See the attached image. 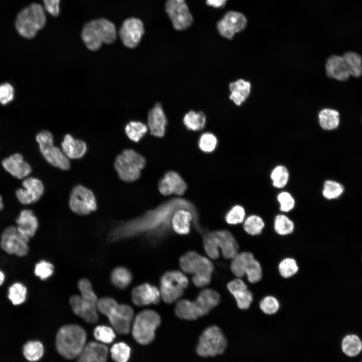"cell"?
<instances>
[{"instance_id":"1","label":"cell","mask_w":362,"mask_h":362,"mask_svg":"<svg viewBox=\"0 0 362 362\" xmlns=\"http://www.w3.org/2000/svg\"><path fill=\"white\" fill-rule=\"evenodd\" d=\"M86 333L81 326L67 324L58 331L55 345L58 353L67 359H74L79 355L86 345Z\"/></svg>"},{"instance_id":"2","label":"cell","mask_w":362,"mask_h":362,"mask_svg":"<svg viewBox=\"0 0 362 362\" xmlns=\"http://www.w3.org/2000/svg\"><path fill=\"white\" fill-rule=\"evenodd\" d=\"M97 309L108 318L115 331L122 334L129 332L134 313L130 306L119 304L114 299L105 297L98 301Z\"/></svg>"},{"instance_id":"3","label":"cell","mask_w":362,"mask_h":362,"mask_svg":"<svg viewBox=\"0 0 362 362\" xmlns=\"http://www.w3.org/2000/svg\"><path fill=\"white\" fill-rule=\"evenodd\" d=\"M117 36L116 27L105 19L94 20L86 23L81 31V38L86 47L92 51L100 48L103 43H113Z\"/></svg>"},{"instance_id":"4","label":"cell","mask_w":362,"mask_h":362,"mask_svg":"<svg viewBox=\"0 0 362 362\" xmlns=\"http://www.w3.org/2000/svg\"><path fill=\"white\" fill-rule=\"evenodd\" d=\"M81 295L72 296L69 300L74 313L89 323H96L99 318L97 312L98 299L90 283L86 279L78 284Z\"/></svg>"},{"instance_id":"5","label":"cell","mask_w":362,"mask_h":362,"mask_svg":"<svg viewBox=\"0 0 362 362\" xmlns=\"http://www.w3.org/2000/svg\"><path fill=\"white\" fill-rule=\"evenodd\" d=\"M203 245L207 255L213 259L219 257V247L226 259H232L238 253L239 248L235 237L226 230L214 231L206 234L204 237Z\"/></svg>"},{"instance_id":"6","label":"cell","mask_w":362,"mask_h":362,"mask_svg":"<svg viewBox=\"0 0 362 362\" xmlns=\"http://www.w3.org/2000/svg\"><path fill=\"white\" fill-rule=\"evenodd\" d=\"M45 23L46 16L42 6L38 4H32L19 13L15 26L22 36L31 39L44 27Z\"/></svg>"},{"instance_id":"7","label":"cell","mask_w":362,"mask_h":362,"mask_svg":"<svg viewBox=\"0 0 362 362\" xmlns=\"http://www.w3.org/2000/svg\"><path fill=\"white\" fill-rule=\"evenodd\" d=\"M160 323V316L156 312L150 309L143 310L134 320L132 336L139 344H148L154 339L155 330Z\"/></svg>"},{"instance_id":"8","label":"cell","mask_w":362,"mask_h":362,"mask_svg":"<svg viewBox=\"0 0 362 362\" xmlns=\"http://www.w3.org/2000/svg\"><path fill=\"white\" fill-rule=\"evenodd\" d=\"M145 164V160L142 155L133 149H126L117 155L114 167L121 179L131 182L139 178Z\"/></svg>"},{"instance_id":"9","label":"cell","mask_w":362,"mask_h":362,"mask_svg":"<svg viewBox=\"0 0 362 362\" xmlns=\"http://www.w3.org/2000/svg\"><path fill=\"white\" fill-rule=\"evenodd\" d=\"M30 240L19 232L15 225H8L0 234V249L10 256L23 258L29 253Z\"/></svg>"},{"instance_id":"10","label":"cell","mask_w":362,"mask_h":362,"mask_svg":"<svg viewBox=\"0 0 362 362\" xmlns=\"http://www.w3.org/2000/svg\"><path fill=\"white\" fill-rule=\"evenodd\" d=\"M227 345V339L221 329L212 325L206 328L201 335L196 351L200 356L213 357L222 354Z\"/></svg>"},{"instance_id":"11","label":"cell","mask_w":362,"mask_h":362,"mask_svg":"<svg viewBox=\"0 0 362 362\" xmlns=\"http://www.w3.org/2000/svg\"><path fill=\"white\" fill-rule=\"evenodd\" d=\"M36 140L41 154L48 163L63 170L70 168L69 158L62 150L54 145L53 137L50 132L44 130L39 132Z\"/></svg>"},{"instance_id":"12","label":"cell","mask_w":362,"mask_h":362,"mask_svg":"<svg viewBox=\"0 0 362 362\" xmlns=\"http://www.w3.org/2000/svg\"><path fill=\"white\" fill-rule=\"evenodd\" d=\"M189 285L187 277L178 270L165 272L160 280V290L163 301L170 304L181 297Z\"/></svg>"},{"instance_id":"13","label":"cell","mask_w":362,"mask_h":362,"mask_svg":"<svg viewBox=\"0 0 362 362\" xmlns=\"http://www.w3.org/2000/svg\"><path fill=\"white\" fill-rule=\"evenodd\" d=\"M69 206L74 213L87 215L97 210V203L93 192L85 187L78 185L74 187L71 191Z\"/></svg>"},{"instance_id":"14","label":"cell","mask_w":362,"mask_h":362,"mask_svg":"<svg viewBox=\"0 0 362 362\" xmlns=\"http://www.w3.org/2000/svg\"><path fill=\"white\" fill-rule=\"evenodd\" d=\"M22 188L15 191L17 201L23 205H30L40 200L44 193V186L38 178L29 176L22 180Z\"/></svg>"},{"instance_id":"15","label":"cell","mask_w":362,"mask_h":362,"mask_svg":"<svg viewBox=\"0 0 362 362\" xmlns=\"http://www.w3.org/2000/svg\"><path fill=\"white\" fill-rule=\"evenodd\" d=\"M165 8L175 29L184 30L192 24L193 18L185 0H167Z\"/></svg>"},{"instance_id":"16","label":"cell","mask_w":362,"mask_h":362,"mask_svg":"<svg viewBox=\"0 0 362 362\" xmlns=\"http://www.w3.org/2000/svg\"><path fill=\"white\" fill-rule=\"evenodd\" d=\"M179 265L183 270L190 274H210L214 270L212 262L207 258L194 251H189L179 258Z\"/></svg>"},{"instance_id":"17","label":"cell","mask_w":362,"mask_h":362,"mask_svg":"<svg viewBox=\"0 0 362 362\" xmlns=\"http://www.w3.org/2000/svg\"><path fill=\"white\" fill-rule=\"evenodd\" d=\"M144 33L142 22L138 18H130L122 24L119 30V36L125 46L134 48L139 44Z\"/></svg>"},{"instance_id":"18","label":"cell","mask_w":362,"mask_h":362,"mask_svg":"<svg viewBox=\"0 0 362 362\" xmlns=\"http://www.w3.org/2000/svg\"><path fill=\"white\" fill-rule=\"evenodd\" d=\"M247 20L242 14L230 11L227 13L217 23V29L223 37L232 39L234 34L242 31L246 27Z\"/></svg>"},{"instance_id":"19","label":"cell","mask_w":362,"mask_h":362,"mask_svg":"<svg viewBox=\"0 0 362 362\" xmlns=\"http://www.w3.org/2000/svg\"><path fill=\"white\" fill-rule=\"evenodd\" d=\"M4 169L12 176L23 180L30 176L32 168L25 160L23 155L19 152L14 153L5 157L1 161Z\"/></svg>"},{"instance_id":"20","label":"cell","mask_w":362,"mask_h":362,"mask_svg":"<svg viewBox=\"0 0 362 362\" xmlns=\"http://www.w3.org/2000/svg\"><path fill=\"white\" fill-rule=\"evenodd\" d=\"M15 223L19 232L30 240L35 236L39 227L37 216L29 209L21 210L15 219Z\"/></svg>"},{"instance_id":"21","label":"cell","mask_w":362,"mask_h":362,"mask_svg":"<svg viewBox=\"0 0 362 362\" xmlns=\"http://www.w3.org/2000/svg\"><path fill=\"white\" fill-rule=\"evenodd\" d=\"M132 299L134 304L139 306L157 304L160 302V294L155 286L144 283L133 289Z\"/></svg>"},{"instance_id":"22","label":"cell","mask_w":362,"mask_h":362,"mask_svg":"<svg viewBox=\"0 0 362 362\" xmlns=\"http://www.w3.org/2000/svg\"><path fill=\"white\" fill-rule=\"evenodd\" d=\"M227 288L234 297L239 309L245 310L250 307L253 296L242 280L237 278L230 281L227 284Z\"/></svg>"},{"instance_id":"23","label":"cell","mask_w":362,"mask_h":362,"mask_svg":"<svg viewBox=\"0 0 362 362\" xmlns=\"http://www.w3.org/2000/svg\"><path fill=\"white\" fill-rule=\"evenodd\" d=\"M187 185L182 177L176 172L169 171L160 180L158 185L160 192L164 196L172 194L183 195L187 190Z\"/></svg>"},{"instance_id":"24","label":"cell","mask_w":362,"mask_h":362,"mask_svg":"<svg viewBox=\"0 0 362 362\" xmlns=\"http://www.w3.org/2000/svg\"><path fill=\"white\" fill-rule=\"evenodd\" d=\"M108 354V348L105 344L91 341L85 345L77 362H107Z\"/></svg>"},{"instance_id":"25","label":"cell","mask_w":362,"mask_h":362,"mask_svg":"<svg viewBox=\"0 0 362 362\" xmlns=\"http://www.w3.org/2000/svg\"><path fill=\"white\" fill-rule=\"evenodd\" d=\"M167 119L161 105L157 103L148 115V126L152 135L161 137L164 136Z\"/></svg>"},{"instance_id":"26","label":"cell","mask_w":362,"mask_h":362,"mask_svg":"<svg viewBox=\"0 0 362 362\" xmlns=\"http://www.w3.org/2000/svg\"><path fill=\"white\" fill-rule=\"evenodd\" d=\"M29 290L27 285L20 280H15L9 284L6 290V298L10 304L16 307L23 305L28 297Z\"/></svg>"},{"instance_id":"27","label":"cell","mask_w":362,"mask_h":362,"mask_svg":"<svg viewBox=\"0 0 362 362\" xmlns=\"http://www.w3.org/2000/svg\"><path fill=\"white\" fill-rule=\"evenodd\" d=\"M62 151L70 159H79L82 157L87 150L84 141L75 139L70 134H66L61 142Z\"/></svg>"},{"instance_id":"28","label":"cell","mask_w":362,"mask_h":362,"mask_svg":"<svg viewBox=\"0 0 362 362\" xmlns=\"http://www.w3.org/2000/svg\"><path fill=\"white\" fill-rule=\"evenodd\" d=\"M175 313L179 318L187 320H196L206 314L196 301L184 299L178 301L175 308Z\"/></svg>"},{"instance_id":"29","label":"cell","mask_w":362,"mask_h":362,"mask_svg":"<svg viewBox=\"0 0 362 362\" xmlns=\"http://www.w3.org/2000/svg\"><path fill=\"white\" fill-rule=\"evenodd\" d=\"M326 71L327 75L340 81L347 80L349 74L342 56L333 55L326 62Z\"/></svg>"},{"instance_id":"30","label":"cell","mask_w":362,"mask_h":362,"mask_svg":"<svg viewBox=\"0 0 362 362\" xmlns=\"http://www.w3.org/2000/svg\"><path fill=\"white\" fill-rule=\"evenodd\" d=\"M251 89L249 81L242 79L237 80L229 84L231 94L229 98L236 105H241L248 97Z\"/></svg>"},{"instance_id":"31","label":"cell","mask_w":362,"mask_h":362,"mask_svg":"<svg viewBox=\"0 0 362 362\" xmlns=\"http://www.w3.org/2000/svg\"><path fill=\"white\" fill-rule=\"evenodd\" d=\"M220 294L215 290L204 289L199 294L196 302L207 314L210 311L220 303Z\"/></svg>"},{"instance_id":"32","label":"cell","mask_w":362,"mask_h":362,"mask_svg":"<svg viewBox=\"0 0 362 362\" xmlns=\"http://www.w3.org/2000/svg\"><path fill=\"white\" fill-rule=\"evenodd\" d=\"M192 219L191 213L181 209L174 214L172 218V226L174 231L179 234H187L190 230V222Z\"/></svg>"},{"instance_id":"33","label":"cell","mask_w":362,"mask_h":362,"mask_svg":"<svg viewBox=\"0 0 362 362\" xmlns=\"http://www.w3.org/2000/svg\"><path fill=\"white\" fill-rule=\"evenodd\" d=\"M318 118L320 126L325 130H332L337 128L340 122L338 112L332 109L322 110L319 113Z\"/></svg>"},{"instance_id":"34","label":"cell","mask_w":362,"mask_h":362,"mask_svg":"<svg viewBox=\"0 0 362 362\" xmlns=\"http://www.w3.org/2000/svg\"><path fill=\"white\" fill-rule=\"evenodd\" d=\"M254 257L251 252L244 251L238 253L233 258L230 265L232 273L237 278L245 275L246 267L249 261Z\"/></svg>"},{"instance_id":"35","label":"cell","mask_w":362,"mask_h":362,"mask_svg":"<svg viewBox=\"0 0 362 362\" xmlns=\"http://www.w3.org/2000/svg\"><path fill=\"white\" fill-rule=\"evenodd\" d=\"M341 348L343 353L349 357H354L362 350V342L355 334L346 335L342 339Z\"/></svg>"},{"instance_id":"36","label":"cell","mask_w":362,"mask_h":362,"mask_svg":"<svg viewBox=\"0 0 362 362\" xmlns=\"http://www.w3.org/2000/svg\"><path fill=\"white\" fill-rule=\"evenodd\" d=\"M349 75L359 77L362 74V58L356 52H347L343 55Z\"/></svg>"},{"instance_id":"37","label":"cell","mask_w":362,"mask_h":362,"mask_svg":"<svg viewBox=\"0 0 362 362\" xmlns=\"http://www.w3.org/2000/svg\"><path fill=\"white\" fill-rule=\"evenodd\" d=\"M206 121V116L204 113L194 111L187 113L183 119V122L186 128L193 131H199L203 129Z\"/></svg>"},{"instance_id":"38","label":"cell","mask_w":362,"mask_h":362,"mask_svg":"<svg viewBox=\"0 0 362 362\" xmlns=\"http://www.w3.org/2000/svg\"><path fill=\"white\" fill-rule=\"evenodd\" d=\"M25 357L29 361L34 362L39 360L43 355L44 347L42 343L37 340L27 342L23 347Z\"/></svg>"},{"instance_id":"39","label":"cell","mask_w":362,"mask_h":362,"mask_svg":"<svg viewBox=\"0 0 362 362\" xmlns=\"http://www.w3.org/2000/svg\"><path fill=\"white\" fill-rule=\"evenodd\" d=\"M270 178L273 186L277 189L284 188L288 184L290 173L288 168L283 165H278L271 171Z\"/></svg>"},{"instance_id":"40","label":"cell","mask_w":362,"mask_h":362,"mask_svg":"<svg viewBox=\"0 0 362 362\" xmlns=\"http://www.w3.org/2000/svg\"><path fill=\"white\" fill-rule=\"evenodd\" d=\"M132 279L131 273L124 267H118L114 269L111 275V280L116 287L125 289L131 283Z\"/></svg>"},{"instance_id":"41","label":"cell","mask_w":362,"mask_h":362,"mask_svg":"<svg viewBox=\"0 0 362 362\" xmlns=\"http://www.w3.org/2000/svg\"><path fill=\"white\" fill-rule=\"evenodd\" d=\"M265 226L262 218L256 215H251L243 221V229L249 235L255 236L260 234Z\"/></svg>"},{"instance_id":"42","label":"cell","mask_w":362,"mask_h":362,"mask_svg":"<svg viewBox=\"0 0 362 362\" xmlns=\"http://www.w3.org/2000/svg\"><path fill=\"white\" fill-rule=\"evenodd\" d=\"M274 229L280 235H287L292 233L295 228L293 221L283 214L277 215L274 219Z\"/></svg>"},{"instance_id":"43","label":"cell","mask_w":362,"mask_h":362,"mask_svg":"<svg viewBox=\"0 0 362 362\" xmlns=\"http://www.w3.org/2000/svg\"><path fill=\"white\" fill-rule=\"evenodd\" d=\"M148 128L144 123L139 121H131L125 128L127 137L132 141L138 142L147 133Z\"/></svg>"},{"instance_id":"44","label":"cell","mask_w":362,"mask_h":362,"mask_svg":"<svg viewBox=\"0 0 362 362\" xmlns=\"http://www.w3.org/2000/svg\"><path fill=\"white\" fill-rule=\"evenodd\" d=\"M343 191V186L340 183L329 179L324 182L322 193L325 199L330 200L338 198Z\"/></svg>"},{"instance_id":"45","label":"cell","mask_w":362,"mask_h":362,"mask_svg":"<svg viewBox=\"0 0 362 362\" xmlns=\"http://www.w3.org/2000/svg\"><path fill=\"white\" fill-rule=\"evenodd\" d=\"M130 352V346L123 342L114 344L110 349L111 358L115 362H127Z\"/></svg>"},{"instance_id":"46","label":"cell","mask_w":362,"mask_h":362,"mask_svg":"<svg viewBox=\"0 0 362 362\" xmlns=\"http://www.w3.org/2000/svg\"><path fill=\"white\" fill-rule=\"evenodd\" d=\"M94 336L99 342L109 344L116 337L115 330L112 327L106 325H99L94 330Z\"/></svg>"},{"instance_id":"47","label":"cell","mask_w":362,"mask_h":362,"mask_svg":"<svg viewBox=\"0 0 362 362\" xmlns=\"http://www.w3.org/2000/svg\"><path fill=\"white\" fill-rule=\"evenodd\" d=\"M278 269L282 277L289 278L298 272L299 267L295 259L287 257L280 261L278 265Z\"/></svg>"},{"instance_id":"48","label":"cell","mask_w":362,"mask_h":362,"mask_svg":"<svg viewBox=\"0 0 362 362\" xmlns=\"http://www.w3.org/2000/svg\"><path fill=\"white\" fill-rule=\"evenodd\" d=\"M262 268L259 262L252 258L249 262L245 270L247 279L251 283L259 282L262 278Z\"/></svg>"},{"instance_id":"49","label":"cell","mask_w":362,"mask_h":362,"mask_svg":"<svg viewBox=\"0 0 362 362\" xmlns=\"http://www.w3.org/2000/svg\"><path fill=\"white\" fill-rule=\"evenodd\" d=\"M245 217V209L241 205H236L227 213L225 221L229 224L236 225L243 222Z\"/></svg>"},{"instance_id":"50","label":"cell","mask_w":362,"mask_h":362,"mask_svg":"<svg viewBox=\"0 0 362 362\" xmlns=\"http://www.w3.org/2000/svg\"><path fill=\"white\" fill-rule=\"evenodd\" d=\"M53 270V266L50 262L45 260H41L35 263L33 272L37 278L44 281L52 275Z\"/></svg>"},{"instance_id":"51","label":"cell","mask_w":362,"mask_h":362,"mask_svg":"<svg viewBox=\"0 0 362 362\" xmlns=\"http://www.w3.org/2000/svg\"><path fill=\"white\" fill-rule=\"evenodd\" d=\"M198 144L200 149L203 152H211L217 146V139L211 133H205L200 136Z\"/></svg>"},{"instance_id":"52","label":"cell","mask_w":362,"mask_h":362,"mask_svg":"<svg viewBox=\"0 0 362 362\" xmlns=\"http://www.w3.org/2000/svg\"><path fill=\"white\" fill-rule=\"evenodd\" d=\"M279 204L280 210L287 213L292 210L295 206V200L292 195L288 192L282 191L277 197Z\"/></svg>"},{"instance_id":"53","label":"cell","mask_w":362,"mask_h":362,"mask_svg":"<svg viewBox=\"0 0 362 362\" xmlns=\"http://www.w3.org/2000/svg\"><path fill=\"white\" fill-rule=\"evenodd\" d=\"M259 307L264 314L272 315L277 312L280 308V303L275 297L267 296L260 301Z\"/></svg>"},{"instance_id":"54","label":"cell","mask_w":362,"mask_h":362,"mask_svg":"<svg viewBox=\"0 0 362 362\" xmlns=\"http://www.w3.org/2000/svg\"><path fill=\"white\" fill-rule=\"evenodd\" d=\"M14 98V88L8 83L0 84V103L5 105L11 102Z\"/></svg>"},{"instance_id":"55","label":"cell","mask_w":362,"mask_h":362,"mask_svg":"<svg viewBox=\"0 0 362 362\" xmlns=\"http://www.w3.org/2000/svg\"><path fill=\"white\" fill-rule=\"evenodd\" d=\"M212 279L210 274L195 275L192 278L194 284L197 287H203L207 286Z\"/></svg>"},{"instance_id":"56","label":"cell","mask_w":362,"mask_h":362,"mask_svg":"<svg viewBox=\"0 0 362 362\" xmlns=\"http://www.w3.org/2000/svg\"><path fill=\"white\" fill-rule=\"evenodd\" d=\"M46 10L51 15L57 17L59 13L60 0H43Z\"/></svg>"},{"instance_id":"57","label":"cell","mask_w":362,"mask_h":362,"mask_svg":"<svg viewBox=\"0 0 362 362\" xmlns=\"http://www.w3.org/2000/svg\"><path fill=\"white\" fill-rule=\"evenodd\" d=\"M227 0H206V4L214 8H222L226 4Z\"/></svg>"},{"instance_id":"58","label":"cell","mask_w":362,"mask_h":362,"mask_svg":"<svg viewBox=\"0 0 362 362\" xmlns=\"http://www.w3.org/2000/svg\"><path fill=\"white\" fill-rule=\"evenodd\" d=\"M7 281V274L5 270L0 267V288L3 287Z\"/></svg>"},{"instance_id":"59","label":"cell","mask_w":362,"mask_h":362,"mask_svg":"<svg viewBox=\"0 0 362 362\" xmlns=\"http://www.w3.org/2000/svg\"><path fill=\"white\" fill-rule=\"evenodd\" d=\"M4 208V200L2 196L0 194V212L3 210Z\"/></svg>"},{"instance_id":"60","label":"cell","mask_w":362,"mask_h":362,"mask_svg":"<svg viewBox=\"0 0 362 362\" xmlns=\"http://www.w3.org/2000/svg\"><path fill=\"white\" fill-rule=\"evenodd\" d=\"M361 362H362V359H361Z\"/></svg>"}]
</instances>
